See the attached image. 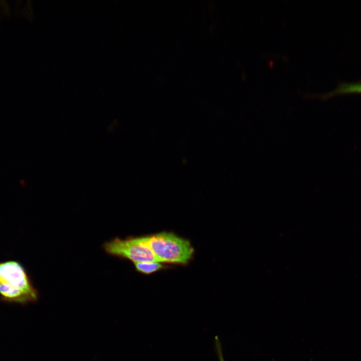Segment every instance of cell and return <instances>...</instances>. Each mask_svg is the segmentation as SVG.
I'll return each mask as SVG.
<instances>
[{"label":"cell","instance_id":"obj_3","mask_svg":"<svg viewBox=\"0 0 361 361\" xmlns=\"http://www.w3.org/2000/svg\"><path fill=\"white\" fill-rule=\"evenodd\" d=\"M1 283L29 292H37L24 267L16 261L0 263Z\"/></svg>","mask_w":361,"mask_h":361},{"label":"cell","instance_id":"obj_2","mask_svg":"<svg viewBox=\"0 0 361 361\" xmlns=\"http://www.w3.org/2000/svg\"><path fill=\"white\" fill-rule=\"evenodd\" d=\"M103 248L110 255L128 259L133 263L159 262L140 237H130L125 239L116 237L105 242Z\"/></svg>","mask_w":361,"mask_h":361},{"label":"cell","instance_id":"obj_7","mask_svg":"<svg viewBox=\"0 0 361 361\" xmlns=\"http://www.w3.org/2000/svg\"><path fill=\"white\" fill-rule=\"evenodd\" d=\"M215 345L219 361H225L221 345V343L218 336L215 337Z\"/></svg>","mask_w":361,"mask_h":361},{"label":"cell","instance_id":"obj_6","mask_svg":"<svg viewBox=\"0 0 361 361\" xmlns=\"http://www.w3.org/2000/svg\"><path fill=\"white\" fill-rule=\"evenodd\" d=\"M134 265L137 272L147 275L167 268L162 263L158 262H135Z\"/></svg>","mask_w":361,"mask_h":361},{"label":"cell","instance_id":"obj_1","mask_svg":"<svg viewBox=\"0 0 361 361\" xmlns=\"http://www.w3.org/2000/svg\"><path fill=\"white\" fill-rule=\"evenodd\" d=\"M140 237L159 262L186 265L193 257L194 249L190 241L173 233L163 232Z\"/></svg>","mask_w":361,"mask_h":361},{"label":"cell","instance_id":"obj_5","mask_svg":"<svg viewBox=\"0 0 361 361\" xmlns=\"http://www.w3.org/2000/svg\"><path fill=\"white\" fill-rule=\"evenodd\" d=\"M353 93H361V79L356 82H339L333 90L316 96L322 99H326L335 95Z\"/></svg>","mask_w":361,"mask_h":361},{"label":"cell","instance_id":"obj_8","mask_svg":"<svg viewBox=\"0 0 361 361\" xmlns=\"http://www.w3.org/2000/svg\"><path fill=\"white\" fill-rule=\"evenodd\" d=\"M0 283H1V281H0Z\"/></svg>","mask_w":361,"mask_h":361},{"label":"cell","instance_id":"obj_4","mask_svg":"<svg viewBox=\"0 0 361 361\" xmlns=\"http://www.w3.org/2000/svg\"><path fill=\"white\" fill-rule=\"evenodd\" d=\"M38 299V291L29 292L0 283V299L3 302L26 305L36 302Z\"/></svg>","mask_w":361,"mask_h":361}]
</instances>
